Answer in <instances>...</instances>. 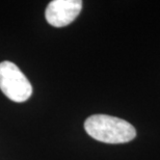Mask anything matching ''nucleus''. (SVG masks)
I'll use <instances>...</instances> for the list:
<instances>
[{
  "label": "nucleus",
  "mask_w": 160,
  "mask_h": 160,
  "mask_svg": "<svg viewBox=\"0 0 160 160\" xmlns=\"http://www.w3.org/2000/svg\"><path fill=\"white\" fill-rule=\"evenodd\" d=\"M89 136L105 143H125L135 138L136 130L127 121L107 114H94L84 122Z\"/></svg>",
  "instance_id": "nucleus-1"
},
{
  "label": "nucleus",
  "mask_w": 160,
  "mask_h": 160,
  "mask_svg": "<svg viewBox=\"0 0 160 160\" xmlns=\"http://www.w3.org/2000/svg\"><path fill=\"white\" fill-rule=\"evenodd\" d=\"M0 89L9 100L22 103L30 98L32 86L23 72L12 62H0Z\"/></svg>",
  "instance_id": "nucleus-2"
},
{
  "label": "nucleus",
  "mask_w": 160,
  "mask_h": 160,
  "mask_svg": "<svg viewBox=\"0 0 160 160\" xmlns=\"http://www.w3.org/2000/svg\"><path fill=\"white\" fill-rule=\"evenodd\" d=\"M82 8L80 0H53L45 12L47 22L54 27H63L78 17Z\"/></svg>",
  "instance_id": "nucleus-3"
}]
</instances>
